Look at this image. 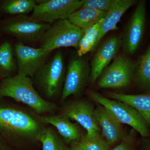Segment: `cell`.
Returning a JSON list of instances; mask_svg holds the SVG:
<instances>
[{"instance_id": "1", "label": "cell", "mask_w": 150, "mask_h": 150, "mask_svg": "<svg viewBox=\"0 0 150 150\" xmlns=\"http://www.w3.org/2000/svg\"><path fill=\"white\" fill-rule=\"evenodd\" d=\"M0 97V135L7 141H38L43 123L15 105Z\"/></svg>"}, {"instance_id": "2", "label": "cell", "mask_w": 150, "mask_h": 150, "mask_svg": "<svg viewBox=\"0 0 150 150\" xmlns=\"http://www.w3.org/2000/svg\"><path fill=\"white\" fill-rule=\"evenodd\" d=\"M0 97L12 98L27 105L38 114H52L57 110L55 103L44 99L36 91L31 78L18 74L2 80Z\"/></svg>"}, {"instance_id": "3", "label": "cell", "mask_w": 150, "mask_h": 150, "mask_svg": "<svg viewBox=\"0 0 150 150\" xmlns=\"http://www.w3.org/2000/svg\"><path fill=\"white\" fill-rule=\"evenodd\" d=\"M66 73L63 55L59 51L50 61L40 66L33 79L43 96L52 98L62 93Z\"/></svg>"}, {"instance_id": "4", "label": "cell", "mask_w": 150, "mask_h": 150, "mask_svg": "<svg viewBox=\"0 0 150 150\" xmlns=\"http://www.w3.org/2000/svg\"><path fill=\"white\" fill-rule=\"evenodd\" d=\"M84 30L73 25L67 19L55 22L46 31L40 40L41 47L48 54L61 47L77 49Z\"/></svg>"}, {"instance_id": "5", "label": "cell", "mask_w": 150, "mask_h": 150, "mask_svg": "<svg viewBox=\"0 0 150 150\" xmlns=\"http://www.w3.org/2000/svg\"><path fill=\"white\" fill-rule=\"evenodd\" d=\"M89 95L95 102L109 110L120 123L131 126L142 137H149V131L146 122L133 107L119 100L109 99L95 91H90Z\"/></svg>"}, {"instance_id": "6", "label": "cell", "mask_w": 150, "mask_h": 150, "mask_svg": "<svg viewBox=\"0 0 150 150\" xmlns=\"http://www.w3.org/2000/svg\"><path fill=\"white\" fill-rule=\"evenodd\" d=\"M136 62L125 54L116 56L99 77L100 88H120L130 85L133 78Z\"/></svg>"}, {"instance_id": "7", "label": "cell", "mask_w": 150, "mask_h": 150, "mask_svg": "<svg viewBox=\"0 0 150 150\" xmlns=\"http://www.w3.org/2000/svg\"><path fill=\"white\" fill-rule=\"evenodd\" d=\"M36 4L31 16L38 21L52 24L66 19L83 6L82 0H42Z\"/></svg>"}, {"instance_id": "8", "label": "cell", "mask_w": 150, "mask_h": 150, "mask_svg": "<svg viewBox=\"0 0 150 150\" xmlns=\"http://www.w3.org/2000/svg\"><path fill=\"white\" fill-rule=\"evenodd\" d=\"M51 24L38 21L31 16L21 15L6 22L3 27L6 33L16 37L22 42L40 41Z\"/></svg>"}, {"instance_id": "9", "label": "cell", "mask_w": 150, "mask_h": 150, "mask_svg": "<svg viewBox=\"0 0 150 150\" xmlns=\"http://www.w3.org/2000/svg\"><path fill=\"white\" fill-rule=\"evenodd\" d=\"M146 2L140 1L121 36L122 47L126 56L135 54L142 44L146 29Z\"/></svg>"}, {"instance_id": "10", "label": "cell", "mask_w": 150, "mask_h": 150, "mask_svg": "<svg viewBox=\"0 0 150 150\" xmlns=\"http://www.w3.org/2000/svg\"><path fill=\"white\" fill-rule=\"evenodd\" d=\"M91 67L83 56L74 57L68 65L62 93V100L80 95L90 80Z\"/></svg>"}, {"instance_id": "11", "label": "cell", "mask_w": 150, "mask_h": 150, "mask_svg": "<svg viewBox=\"0 0 150 150\" xmlns=\"http://www.w3.org/2000/svg\"><path fill=\"white\" fill-rule=\"evenodd\" d=\"M17 65L18 74L33 79L36 71L44 62L48 55L42 48L26 46L21 42L14 48Z\"/></svg>"}, {"instance_id": "12", "label": "cell", "mask_w": 150, "mask_h": 150, "mask_svg": "<svg viewBox=\"0 0 150 150\" xmlns=\"http://www.w3.org/2000/svg\"><path fill=\"white\" fill-rule=\"evenodd\" d=\"M93 105L85 100H77L66 105L62 114L76 121L87 131V135L100 133L99 125L95 117Z\"/></svg>"}, {"instance_id": "13", "label": "cell", "mask_w": 150, "mask_h": 150, "mask_svg": "<svg viewBox=\"0 0 150 150\" xmlns=\"http://www.w3.org/2000/svg\"><path fill=\"white\" fill-rule=\"evenodd\" d=\"M122 47L121 36H113L105 40L95 53L90 65V81L94 83L97 79L117 56Z\"/></svg>"}, {"instance_id": "14", "label": "cell", "mask_w": 150, "mask_h": 150, "mask_svg": "<svg viewBox=\"0 0 150 150\" xmlns=\"http://www.w3.org/2000/svg\"><path fill=\"white\" fill-rule=\"evenodd\" d=\"M94 115L102 129L103 137L109 144H113L123 139L121 123L107 108L100 105L95 109Z\"/></svg>"}, {"instance_id": "15", "label": "cell", "mask_w": 150, "mask_h": 150, "mask_svg": "<svg viewBox=\"0 0 150 150\" xmlns=\"http://www.w3.org/2000/svg\"><path fill=\"white\" fill-rule=\"evenodd\" d=\"M40 119L42 123L54 126L67 144L79 142L83 137L77 124L71 122L69 118L63 114H49L41 116Z\"/></svg>"}, {"instance_id": "16", "label": "cell", "mask_w": 150, "mask_h": 150, "mask_svg": "<svg viewBox=\"0 0 150 150\" xmlns=\"http://www.w3.org/2000/svg\"><path fill=\"white\" fill-rule=\"evenodd\" d=\"M137 3V1L136 0H121L118 5L108 12L106 16L103 18L100 27L96 47L106 33L118 28L117 25L121 20L123 14Z\"/></svg>"}, {"instance_id": "17", "label": "cell", "mask_w": 150, "mask_h": 150, "mask_svg": "<svg viewBox=\"0 0 150 150\" xmlns=\"http://www.w3.org/2000/svg\"><path fill=\"white\" fill-rule=\"evenodd\" d=\"M112 99L129 105L138 111L150 127V92L137 95L109 93Z\"/></svg>"}, {"instance_id": "18", "label": "cell", "mask_w": 150, "mask_h": 150, "mask_svg": "<svg viewBox=\"0 0 150 150\" xmlns=\"http://www.w3.org/2000/svg\"><path fill=\"white\" fill-rule=\"evenodd\" d=\"M108 13L82 6L74 12L67 19L75 26L86 31L90 26L104 18Z\"/></svg>"}, {"instance_id": "19", "label": "cell", "mask_w": 150, "mask_h": 150, "mask_svg": "<svg viewBox=\"0 0 150 150\" xmlns=\"http://www.w3.org/2000/svg\"><path fill=\"white\" fill-rule=\"evenodd\" d=\"M133 78L140 88L150 92V44L136 62Z\"/></svg>"}, {"instance_id": "20", "label": "cell", "mask_w": 150, "mask_h": 150, "mask_svg": "<svg viewBox=\"0 0 150 150\" xmlns=\"http://www.w3.org/2000/svg\"><path fill=\"white\" fill-rule=\"evenodd\" d=\"M17 69L11 46L5 41L0 46V73L4 78L8 77Z\"/></svg>"}, {"instance_id": "21", "label": "cell", "mask_w": 150, "mask_h": 150, "mask_svg": "<svg viewBox=\"0 0 150 150\" xmlns=\"http://www.w3.org/2000/svg\"><path fill=\"white\" fill-rule=\"evenodd\" d=\"M103 18L96 24L90 26L85 31L77 49V56H83L96 48L98 31Z\"/></svg>"}, {"instance_id": "22", "label": "cell", "mask_w": 150, "mask_h": 150, "mask_svg": "<svg viewBox=\"0 0 150 150\" xmlns=\"http://www.w3.org/2000/svg\"><path fill=\"white\" fill-rule=\"evenodd\" d=\"M36 3L34 0H6L0 6V10L12 15H26L33 11Z\"/></svg>"}, {"instance_id": "23", "label": "cell", "mask_w": 150, "mask_h": 150, "mask_svg": "<svg viewBox=\"0 0 150 150\" xmlns=\"http://www.w3.org/2000/svg\"><path fill=\"white\" fill-rule=\"evenodd\" d=\"M38 141L42 144V150H66L67 147L59 135L49 127H44Z\"/></svg>"}, {"instance_id": "24", "label": "cell", "mask_w": 150, "mask_h": 150, "mask_svg": "<svg viewBox=\"0 0 150 150\" xmlns=\"http://www.w3.org/2000/svg\"><path fill=\"white\" fill-rule=\"evenodd\" d=\"M84 150H109L110 145L100 133L83 136L79 142Z\"/></svg>"}, {"instance_id": "25", "label": "cell", "mask_w": 150, "mask_h": 150, "mask_svg": "<svg viewBox=\"0 0 150 150\" xmlns=\"http://www.w3.org/2000/svg\"><path fill=\"white\" fill-rule=\"evenodd\" d=\"M120 1L121 0H82L83 7L109 12L118 5Z\"/></svg>"}, {"instance_id": "26", "label": "cell", "mask_w": 150, "mask_h": 150, "mask_svg": "<svg viewBox=\"0 0 150 150\" xmlns=\"http://www.w3.org/2000/svg\"><path fill=\"white\" fill-rule=\"evenodd\" d=\"M134 136L131 134L123 137L120 144L109 150H134Z\"/></svg>"}, {"instance_id": "27", "label": "cell", "mask_w": 150, "mask_h": 150, "mask_svg": "<svg viewBox=\"0 0 150 150\" xmlns=\"http://www.w3.org/2000/svg\"><path fill=\"white\" fill-rule=\"evenodd\" d=\"M0 150H13L5 138L0 135Z\"/></svg>"}, {"instance_id": "28", "label": "cell", "mask_w": 150, "mask_h": 150, "mask_svg": "<svg viewBox=\"0 0 150 150\" xmlns=\"http://www.w3.org/2000/svg\"><path fill=\"white\" fill-rule=\"evenodd\" d=\"M66 150H84L83 148L81 146L79 142H74L71 144L70 147H67Z\"/></svg>"}, {"instance_id": "29", "label": "cell", "mask_w": 150, "mask_h": 150, "mask_svg": "<svg viewBox=\"0 0 150 150\" xmlns=\"http://www.w3.org/2000/svg\"><path fill=\"white\" fill-rule=\"evenodd\" d=\"M1 76H2L1 74V73H0V77H1Z\"/></svg>"}, {"instance_id": "30", "label": "cell", "mask_w": 150, "mask_h": 150, "mask_svg": "<svg viewBox=\"0 0 150 150\" xmlns=\"http://www.w3.org/2000/svg\"><path fill=\"white\" fill-rule=\"evenodd\" d=\"M0 16H1V15H0Z\"/></svg>"}, {"instance_id": "31", "label": "cell", "mask_w": 150, "mask_h": 150, "mask_svg": "<svg viewBox=\"0 0 150 150\" xmlns=\"http://www.w3.org/2000/svg\"></svg>"}]
</instances>
